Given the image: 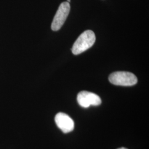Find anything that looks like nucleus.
Returning a JSON list of instances; mask_svg holds the SVG:
<instances>
[{
    "label": "nucleus",
    "mask_w": 149,
    "mask_h": 149,
    "mask_svg": "<svg viewBox=\"0 0 149 149\" xmlns=\"http://www.w3.org/2000/svg\"><path fill=\"white\" fill-rule=\"evenodd\" d=\"M95 33L87 30L83 32L74 42L72 48V52L74 55H79L91 48L95 43Z\"/></svg>",
    "instance_id": "obj_1"
},
{
    "label": "nucleus",
    "mask_w": 149,
    "mask_h": 149,
    "mask_svg": "<svg viewBox=\"0 0 149 149\" xmlns=\"http://www.w3.org/2000/svg\"><path fill=\"white\" fill-rule=\"evenodd\" d=\"M109 82L117 86H132L138 82L136 76L132 72L126 71H117L109 76Z\"/></svg>",
    "instance_id": "obj_2"
},
{
    "label": "nucleus",
    "mask_w": 149,
    "mask_h": 149,
    "mask_svg": "<svg viewBox=\"0 0 149 149\" xmlns=\"http://www.w3.org/2000/svg\"><path fill=\"white\" fill-rule=\"evenodd\" d=\"M70 11V5L68 2H64L60 4L52 24V29L53 31H59L62 27L68 17Z\"/></svg>",
    "instance_id": "obj_3"
},
{
    "label": "nucleus",
    "mask_w": 149,
    "mask_h": 149,
    "mask_svg": "<svg viewBox=\"0 0 149 149\" xmlns=\"http://www.w3.org/2000/svg\"><path fill=\"white\" fill-rule=\"evenodd\" d=\"M77 102L83 108H88L90 106H98L101 104V98L94 93L88 91H81L77 97Z\"/></svg>",
    "instance_id": "obj_4"
},
{
    "label": "nucleus",
    "mask_w": 149,
    "mask_h": 149,
    "mask_svg": "<svg viewBox=\"0 0 149 149\" xmlns=\"http://www.w3.org/2000/svg\"><path fill=\"white\" fill-rule=\"evenodd\" d=\"M55 121L58 127L64 133H68L72 132L74 129V122L71 118L62 112L56 114Z\"/></svg>",
    "instance_id": "obj_5"
},
{
    "label": "nucleus",
    "mask_w": 149,
    "mask_h": 149,
    "mask_svg": "<svg viewBox=\"0 0 149 149\" xmlns=\"http://www.w3.org/2000/svg\"><path fill=\"white\" fill-rule=\"evenodd\" d=\"M127 149V148H119V149Z\"/></svg>",
    "instance_id": "obj_6"
},
{
    "label": "nucleus",
    "mask_w": 149,
    "mask_h": 149,
    "mask_svg": "<svg viewBox=\"0 0 149 149\" xmlns=\"http://www.w3.org/2000/svg\"><path fill=\"white\" fill-rule=\"evenodd\" d=\"M70 1H71V0H68V2L69 3L70 2Z\"/></svg>",
    "instance_id": "obj_7"
}]
</instances>
